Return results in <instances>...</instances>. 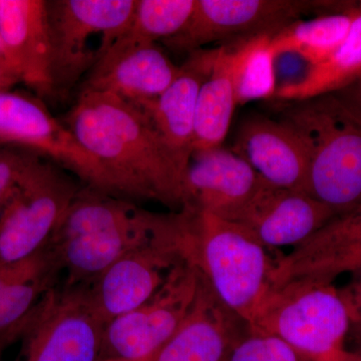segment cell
Segmentation results:
<instances>
[{"label":"cell","instance_id":"cell-1","mask_svg":"<svg viewBox=\"0 0 361 361\" xmlns=\"http://www.w3.org/2000/svg\"><path fill=\"white\" fill-rule=\"evenodd\" d=\"M61 120L96 163L104 193L183 208L184 177L140 106L110 94L80 92Z\"/></svg>","mask_w":361,"mask_h":361},{"label":"cell","instance_id":"cell-2","mask_svg":"<svg viewBox=\"0 0 361 361\" xmlns=\"http://www.w3.org/2000/svg\"><path fill=\"white\" fill-rule=\"evenodd\" d=\"M171 220L172 213L151 212L82 186L47 247L59 272L65 273V286L85 284L161 236Z\"/></svg>","mask_w":361,"mask_h":361},{"label":"cell","instance_id":"cell-3","mask_svg":"<svg viewBox=\"0 0 361 361\" xmlns=\"http://www.w3.org/2000/svg\"><path fill=\"white\" fill-rule=\"evenodd\" d=\"M308 163L306 193L338 214L361 207V121L334 94L277 106Z\"/></svg>","mask_w":361,"mask_h":361},{"label":"cell","instance_id":"cell-4","mask_svg":"<svg viewBox=\"0 0 361 361\" xmlns=\"http://www.w3.org/2000/svg\"><path fill=\"white\" fill-rule=\"evenodd\" d=\"M190 260L215 295L232 313L250 324L273 286V260L243 226L195 210Z\"/></svg>","mask_w":361,"mask_h":361},{"label":"cell","instance_id":"cell-5","mask_svg":"<svg viewBox=\"0 0 361 361\" xmlns=\"http://www.w3.org/2000/svg\"><path fill=\"white\" fill-rule=\"evenodd\" d=\"M350 324L338 289L298 278L272 288L247 329L281 339L311 361H351L344 348Z\"/></svg>","mask_w":361,"mask_h":361},{"label":"cell","instance_id":"cell-6","mask_svg":"<svg viewBox=\"0 0 361 361\" xmlns=\"http://www.w3.org/2000/svg\"><path fill=\"white\" fill-rule=\"evenodd\" d=\"M137 0H47L54 99L70 94L125 33Z\"/></svg>","mask_w":361,"mask_h":361},{"label":"cell","instance_id":"cell-7","mask_svg":"<svg viewBox=\"0 0 361 361\" xmlns=\"http://www.w3.org/2000/svg\"><path fill=\"white\" fill-rule=\"evenodd\" d=\"M192 222L191 209L172 213L170 225L161 236L123 256L84 284L92 310L104 324L147 302L175 266L190 260Z\"/></svg>","mask_w":361,"mask_h":361},{"label":"cell","instance_id":"cell-8","mask_svg":"<svg viewBox=\"0 0 361 361\" xmlns=\"http://www.w3.org/2000/svg\"><path fill=\"white\" fill-rule=\"evenodd\" d=\"M42 159L0 208V267L44 249L80 186L71 173Z\"/></svg>","mask_w":361,"mask_h":361},{"label":"cell","instance_id":"cell-9","mask_svg":"<svg viewBox=\"0 0 361 361\" xmlns=\"http://www.w3.org/2000/svg\"><path fill=\"white\" fill-rule=\"evenodd\" d=\"M201 272L192 261L173 268L147 302L106 325L99 361H152L193 307Z\"/></svg>","mask_w":361,"mask_h":361},{"label":"cell","instance_id":"cell-10","mask_svg":"<svg viewBox=\"0 0 361 361\" xmlns=\"http://www.w3.org/2000/svg\"><path fill=\"white\" fill-rule=\"evenodd\" d=\"M104 327L84 284L56 285L28 317L14 361H99Z\"/></svg>","mask_w":361,"mask_h":361},{"label":"cell","instance_id":"cell-11","mask_svg":"<svg viewBox=\"0 0 361 361\" xmlns=\"http://www.w3.org/2000/svg\"><path fill=\"white\" fill-rule=\"evenodd\" d=\"M341 6V1L307 0H196L184 28L161 44L190 54L212 42L274 35L304 14L334 13Z\"/></svg>","mask_w":361,"mask_h":361},{"label":"cell","instance_id":"cell-12","mask_svg":"<svg viewBox=\"0 0 361 361\" xmlns=\"http://www.w3.org/2000/svg\"><path fill=\"white\" fill-rule=\"evenodd\" d=\"M0 145L35 149L77 177L85 186L103 190L96 163L63 121L52 116L39 99L0 90Z\"/></svg>","mask_w":361,"mask_h":361},{"label":"cell","instance_id":"cell-13","mask_svg":"<svg viewBox=\"0 0 361 361\" xmlns=\"http://www.w3.org/2000/svg\"><path fill=\"white\" fill-rule=\"evenodd\" d=\"M336 215V211L310 195L261 179L255 193L231 222L243 226L266 248L296 247Z\"/></svg>","mask_w":361,"mask_h":361},{"label":"cell","instance_id":"cell-14","mask_svg":"<svg viewBox=\"0 0 361 361\" xmlns=\"http://www.w3.org/2000/svg\"><path fill=\"white\" fill-rule=\"evenodd\" d=\"M179 73L180 66L158 44L111 47L82 80L80 92L110 94L140 106L164 94Z\"/></svg>","mask_w":361,"mask_h":361},{"label":"cell","instance_id":"cell-15","mask_svg":"<svg viewBox=\"0 0 361 361\" xmlns=\"http://www.w3.org/2000/svg\"><path fill=\"white\" fill-rule=\"evenodd\" d=\"M0 37L20 84L42 99L54 97L47 0H0Z\"/></svg>","mask_w":361,"mask_h":361},{"label":"cell","instance_id":"cell-16","mask_svg":"<svg viewBox=\"0 0 361 361\" xmlns=\"http://www.w3.org/2000/svg\"><path fill=\"white\" fill-rule=\"evenodd\" d=\"M260 177L232 149L194 152L184 180V207L232 221L255 193Z\"/></svg>","mask_w":361,"mask_h":361},{"label":"cell","instance_id":"cell-17","mask_svg":"<svg viewBox=\"0 0 361 361\" xmlns=\"http://www.w3.org/2000/svg\"><path fill=\"white\" fill-rule=\"evenodd\" d=\"M214 56L215 49L191 52L180 66L179 75L169 89L154 101L140 106L184 180L194 153L197 99Z\"/></svg>","mask_w":361,"mask_h":361},{"label":"cell","instance_id":"cell-18","mask_svg":"<svg viewBox=\"0 0 361 361\" xmlns=\"http://www.w3.org/2000/svg\"><path fill=\"white\" fill-rule=\"evenodd\" d=\"M232 151L268 184L306 193L305 151L295 134L279 120L260 115L246 118L240 123Z\"/></svg>","mask_w":361,"mask_h":361},{"label":"cell","instance_id":"cell-19","mask_svg":"<svg viewBox=\"0 0 361 361\" xmlns=\"http://www.w3.org/2000/svg\"><path fill=\"white\" fill-rule=\"evenodd\" d=\"M237 320L202 276L193 307L152 361H226L242 337Z\"/></svg>","mask_w":361,"mask_h":361},{"label":"cell","instance_id":"cell-20","mask_svg":"<svg viewBox=\"0 0 361 361\" xmlns=\"http://www.w3.org/2000/svg\"><path fill=\"white\" fill-rule=\"evenodd\" d=\"M361 249V207L338 214L288 255L276 260L274 287L298 278L332 283L337 266Z\"/></svg>","mask_w":361,"mask_h":361},{"label":"cell","instance_id":"cell-21","mask_svg":"<svg viewBox=\"0 0 361 361\" xmlns=\"http://www.w3.org/2000/svg\"><path fill=\"white\" fill-rule=\"evenodd\" d=\"M233 45L215 49L210 71L202 84L195 115L194 152L222 146L237 106L233 80Z\"/></svg>","mask_w":361,"mask_h":361},{"label":"cell","instance_id":"cell-22","mask_svg":"<svg viewBox=\"0 0 361 361\" xmlns=\"http://www.w3.org/2000/svg\"><path fill=\"white\" fill-rule=\"evenodd\" d=\"M358 1L334 13L320 14L308 20H297L271 37L275 54L294 51L313 66L327 61L348 37Z\"/></svg>","mask_w":361,"mask_h":361},{"label":"cell","instance_id":"cell-23","mask_svg":"<svg viewBox=\"0 0 361 361\" xmlns=\"http://www.w3.org/2000/svg\"><path fill=\"white\" fill-rule=\"evenodd\" d=\"M361 77V1L346 39L324 63L313 66L303 82L278 90L274 99L295 102L331 94Z\"/></svg>","mask_w":361,"mask_h":361},{"label":"cell","instance_id":"cell-24","mask_svg":"<svg viewBox=\"0 0 361 361\" xmlns=\"http://www.w3.org/2000/svg\"><path fill=\"white\" fill-rule=\"evenodd\" d=\"M271 37V35H261L233 44V80L237 106L275 97L276 75Z\"/></svg>","mask_w":361,"mask_h":361},{"label":"cell","instance_id":"cell-25","mask_svg":"<svg viewBox=\"0 0 361 361\" xmlns=\"http://www.w3.org/2000/svg\"><path fill=\"white\" fill-rule=\"evenodd\" d=\"M195 4L196 0H137L129 27L111 47L159 44L174 37L187 25Z\"/></svg>","mask_w":361,"mask_h":361},{"label":"cell","instance_id":"cell-26","mask_svg":"<svg viewBox=\"0 0 361 361\" xmlns=\"http://www.w3.org/2000/svg\"><path fill=\"white\" fill-rule=\"evenodd\" d=\"M59 274L58 268H47L0 295V353L20 341L28 317L42 297L56 286Z\"/></svg>","mask_w":361,"mask_h":361},{"label":"cell","instance_id":"cell-27","mask_svg":"<svg viewBox=\"0 0 361 361\" xmlns=\"http://www.w3.org/2000/svg\"><path fill=\"white\" fill-rule=\"evenodd\" d=\"M226 361H311L277 337L251 334L237 341Z\"/></svg>","mask_w":361,"mask_h":361},{"label":"cell","instance_id":"cell-28","mask_svg":"<svg viewBox=\"0 0 361 361\" xmlns=\"http://www.w3.org/2000/svg\"><path fill=\"white\" fill-rule=\"evenodd\" d=\"M42 159L35 149L0 145V208Z\"/></svg>","mask_w":361,"mask_h":361},{"label":"cell","instance_id":"cell-29","mask_svg":"<svg viewBox=\"0 0 361 361\" xmlns=\"http://www.w3.org/2000/svg\"><path fill=\"white\" fill-rule=\"evenodd\" d=\"M56 267L49 249L45 247L37 255L21 262L0 267V295L9 287L39 274L47 268ZM59 269V268H58Z\"/></svg>","mask_w":361,"mask_h":361},{"label":"cell","instance_id":"cell-30","mask_svg":"<svg viewBox=\"0 0 361 361\" xmlns=\"http://www.w3.org/2000/svg\"><path fill=\"white\" fill-rule=\"evenodd\" d=\"M351 273L353 278L349 283L338 290L348 306L353 320L356 316L361 314V265Z\"/></svg>","mask_w":361,"mask_h":361},{"label":"cell","instance_id":"cell-31","mask_svg":"<svg viewBox=\"0 0 361 361\" xmlns=\"http://www.w3.org/2000/svg\"><path fill=\"white\" fill-rule=\"evenodd\" d=\"M331 94H336L361 121V77Z\"/></svg>","mask_w":361,"mask_h":361},{"label":"cell","instance_id":"cell-32","mask_svg":"<svg viewBox=\"0 0 361 361\" xmlns=\"http://www.w3.org/2000/svg\"><path fill=\"white\" fill-rule=\"evenodd\" d=\"M361 265V249L360 250L355 252L351 254L348 258L344 259L343 261L337 266L336 270V278L338 275L344 272H353L356 268L360 267Z\"/></svg>","mask_w":361,"mask_h":361},{"label":"cell","instance_id":"cell-33","mask_svg":"<svg viewBox=\"0 0 361 361\" xmlns=\"http://www.w3.org/2000/svg\"><path fill=\"white\" fill-rule=\"evenodd\" d=\"M16 84H20V82L13 71L0 61V90H9Z\"/></svg>","mask_w":361,"mask_h":361},{"label":"cell","instance_id":"cell-34","mask_svg":"<svg viewBox=\"0 0 361 361\" xmlns=\"http://www.w3.org/2000/svg\"><path fill=\"white\" fill-rule=\"evenodd\" d=\"M349 334H353L358 343L361 344V314L356 316L351 320Z\"/></svg>","mask_w":361,"mask_h":361},{"label":"cell","instance_id":"cell-35","mask_svg":"<svg viewBox=\"0 0 361 361\" xmlns=\"http://www.w3.org/2000/svg\"><path fill=\"white\" fill-rule=\"evenodd\" d=\"M0 61H1V63H4V65L7 66L6 61V56H4V44H2L1 37H0ZM7 68H8V66H7Z\"/></svg>","mask_w":361,"mask_h":361},{"label":"cell","instance_id":"cell-36","mask_svg":"<svg viewBox=\"0 0 361 361\" xmlns=\"http://www.w3.org/2000/svg\"><path fill=\"white\" fill-rule=\"evenodd\" d=\"M353 356H355V361H361V350L360 353H353Z\"/></svg>","mask_w":361,"mask_h":361},{"label":"cell","instance_id":"cell-37","mask_svg":"<svg viewBox=\"0 0 361 361\" xmlns=\"http://www.w3.org/2000/svg\"><path fill=\"white\" fill-rule=\"evenodd\" d=\"M351 355H353V353H351ZM351 361H355V356H353V357H351Z\"/></svg>","mask_w":361,"mask_h":361},{"label":"cell","instance_id":"cell-38","mask_svg":"<svg viewBox=\"0 0 361 361\" xmlns=\"http://www.w3.org/2000/svg\"><path fill=\"white\" fill-rule=\"evenodd\" d=\"M1 355H2V353H0V361H2V360H1Z\"/></svg>","mask_w":361,"mask_h":361}]
</instances>
